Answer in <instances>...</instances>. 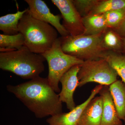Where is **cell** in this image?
Here are the masks:
<instances>
[{
	"label": "cell",
	"mask_w": 125,
	"mask_h": 125,
	"mask_svg": "<svg viewBox=\"0 0 125 125\" xmlns=\"http://www.w3.org/2000/svg\"><path fill=\"white\" fill-rule=\"evenodd\" d=\"M13 94L38 118L62 113V103L47 78L39 76L17 85H7Z\"/></svg>",
	"instance_id": "cell-1"
},
{
	"label": "cell",
	"mask_w": 125,
	"mask_h": 125,
	"mask_svg": "<svg viewBox=\"0 0 125 125\" xmlns=\"http://www.w3.org/2000/svg\"><path fill=\"white\" fill-rule=\"evenodd\" d=\"M25 46L32 52L42 54L52 47L58 39V31L48 23L33 18L28 8L18 24Z\"/></svg>",
	"instance_id": "cell-2"
},
{
	"label": "cell",
	"mask_w": 125,
	"mask_h": 125,
	"mask_svg": "<svg viewBox=\"0 0 125 125\" xmlns=\"http://www.w3.org/2000/svg\"><path fill=\"white\" fill-rule=\"evenodd\" d=\"M46 59L42 54L32 52L25 46L20 49L0 52V68L23 79H32L45 70Z\"/></svg>",
	"instance_id": "cell-3"
},
{
	"label": "cell",
	"mask_w": 125,
	"mask_h": 125,
	"mask_svg": "<svg viewBox=\"0 0 125 125\" xmlns=\"http://www.w3.org/2000/svg\"><path fill=\"white\" fill-rule=\"evenodd\" d=\"M103 34L61 37L62 49L66 54L84 61L101 58L106 51L103 45Z\"/></svg>",
	"instance_id": "cell-4"
},
{
	"label": "cell",
	"mask_w": 125,
	"mask_h": 125,
	"mask_svg": "<svg viewBox=\"0 0 125 125\" xmlns=\"http://www.w3.org/2000/svg\"><path fill=\"white\" fill-rule=\"evenodd\" d=\"M48 65V80L56 93H60L58 84L62 75L72 67L83 64L84 61L66 54L62 49L60 37L58 38L52 47L42 54Z\"/></svg>",
	"instance_id": "cell-5"
},
{
	"label": "cell",
	"mask_w": 125,
	"mask_h": 125,
	"mask_svg": "<svg viewBox=\"0 0 125 125\" xmlns=\"http://www.w3.org/2000/svg\"><path fill=\"white\" fill-rule=\"evenodd\" d=\"M117 76L116 71L105 59L84 61L78 74V87L90 83L109 86L117 80Z\"/></svg>",
	"instance_id": "cell-6"
},
{
	"label": "cell",
	"mask_w": 125,
	"mask_h": 125,
	"mask_svg": "<svg viewBox=\"0 0 125 125\" xmlns=\"http://www.w3.org/2000/svg\"><path fill=\"white\" fill-rule=\"evenodd\" d=\"M61 13L62 25L72 36L83 34L84 28L83 18L74 5L72 0H52Z\"/></svg>",
	"instance_id": "cell-7"
},
{
	"label": "cell",
	"mask_w": 125,
	"mask_h": 125,
	"mask_svg": "<svg viewBox=\"0 0 125 125\" xmlns=\"http://www.w3.org/2000/svg\"><path fill=\"white\" fill-rule=\"evenodd\" d=\"M24 1L28 5L30 13L33 18L53 26L62 37L70 35L61 24V15L53 14L44 1L42 0H25Z\"/></svg>",
	"instance_id": "cell-8"
},
{
	"label": "cell",
	"mask_w": 125,
	"mask_h": 125,
	"mask_svg": "<svg viewBox=\"0 0 125 125\" xmlns=\"http://www.w3.org/2000/svg\"><path fill=\"white\" fill-rule=\"evenodd\" d=\"M81 65H76L72 67L61 78L60 82L62 84L61 90L58 95L62 102L65 103L70 111L76 106L74 101L73 94L78 87V74Z\"/></svg>",
	"instance_id": "cell-9"
},
{
	"label": "cell",
	"mask_w": 125,
	"mask_h": 125,
	"mask_svg": "<svg viewBox=\"0 0 125 125\" xmlns=\"http://www.w3.org/2000/svg\"><path fill=\"white\" fill-rule=\"evenodd\" d=\"M103 86L97 85L92 90L91 94L86 101L76 106L68 113H62L51 116L47 119L49 125H78L79 121L84 110L87 105L95 96L99 94Z\"/></svg>",
	"instance_id": "cell-10"
},
{
	"label": "cell",
	"mask_w": 125,
	"mask_h": 125,
	"mask_svg": "<svg viewBox=\"0 0 125 125\" xmlns=\"http://www.w3.org/2000/svg\"><path fill=\"white\" fill-rule=\"evenodd\" d=\"M99 94L103 102L101 125H123L122 120L118 117L109 86H103Z\"/></svg>",
	"instance_id": "cell-11"
},
{
	"label": "cell",
	"mask_w": 125,
	"mask_h": 125,
	"mask_svg": "<svg viewBox=\"0 0 125 125\" xmlns=\"http://www.w3.org/2000/svg\"><path fill=\"white\" fill-rule=\"evenodd\" d=\"M103 104L101 96L93 99L84 110L78 125H101Z\"/></svg>",
	"instance_id": "cell-12"
},
{
	"label": "cell",
	"mask_w": 125,
	"mask_h": 125,
	"mask_svg": "<svg viewBox=\"0 0 125 125\" xmlns=\"http://www.w3.org/2000/svg\"><path fill=\"white\" fill-rule=\"evenodd\" d=\"M84 28L83 34L93 36L104 33L107 29L106 22L104 16L102 14H90L83 18Z\"/></svg>",
	"instance_id": "cell-13"
},
{
	"label": "cell",
	"mask_w": 125,
	"mask_h": 125,
	"mask_svg": "<svg viewBox=\"0 0 125 125\" xmlns=\"http://www.w3.org/2000/svg\"><path fill=\"white\" fill-rule=\"evenodd\" d=\"M118 117L125 121V84L117 80L109 86Z\"/></svg>",
	"instance_id": "cell-14"
},
{
	"label": "cell",
	"mask_w": 125,
	"mask_h": 125,
	"mask_svg": "<svg viewBox=\"0 0 125 125\" xmlns=\"http://www.w3.org/2000/svg\"><path fill=\"white\" fill-rule=\"evenodd\" d=\"M28 9L22 11L19 10L15 13L7 14L0 17V30L6 35L18 34L19 32L18 24L24 14Z\"/></svg>",
	"instance_id": "cell-15"
},
{
	"label": "cell",
	"mask_w": 125,
	"mask_h": 125,
	"mask_svg": "<svg viewBox=\"0 0 125 125\" xmlns=\"http://www.w3.org/2000/svg\"><path fill=\"white\" fill-rule=\"evenodd\" d=\"M101 58L107 62L125 84V55L121 52L106 51L103 53Z\"/></svg>",
	"instance_id": "cell-16"
},
{
	"label": "cell",
	"mask_w": 125,
	"mask_h": 125,
	"mask_svg": "<svg viewBox=\"0 0 125 125\" xmlns=\"http://www.w3.org/2000/svg\"><path fill=\"white\" fill-rule=\"evenodd\" d=\"M103 43L106 51H123V39L113 29L108 28L103 36Z\"/></svg>",
	"instance_id": "cell-17"
},
{
	"label": "cell",
	"mask_w": 125,
	"mask_h": 125,
	"mask_svg": "<svg viewBox=\"0 0 125 125\" xmlns=\"http://www.w3.org/2000/svg\"><path fill=\"white\" fill-rule=\"evenodd\" d=\"M24 45V38L20 33L13 35L0 34V52L18 50Z\"/></svg>",
	"instance_id": "cell-18"
},
{
	"label": "cell",
	"mask_w": 125,
	"mask_h": 125,
	"mask_svg": "<svg viewBox=\"0 0 125 125\" xmlns=\"http://www.w3.org/2000/svg\"><path fill=\"white\" fill-rule=\"evenodd\" d=\"M123 9H125V0H102L99 1L91 14H102Z\"/></svg>",
	"instance_id": "cell-19"
},
{
	"label": "cell",
	"mask_w": 125,
	"mask_h": 125,
	"mask_svg": "<svg viewBox=\"0 0 125 125\" xmlns=\"http://www.w3.org/2000/svg\"><path fill=\"white\" fill-rule=\"evenodd\" d=\"M108 28L114 29L121 24L125 18V9L116 10L103 14Z\"/></svg>",
	"instance_id": "cell-20"
},
{
	"label": "cell",
	"mask_w": 125,
	"mask_h": 125,
	"mask_svg": "<svg viewBox=\"0 0 125 125\" xmlns=\"http://www.w3.org/2000/svg\"><path fill=\"white\" fill-rule=\"evenodd\" d=\"M74 5L82 18L92 14L100 0H72Z\"/></svg>",
	"instance_id": "cell-21"
},
{
	"label": "cell",
	"mask_w": 125,
	"mask_h": 125,
	"mask_svg": "<svg viewBox=\"0 0 125 125\" xmlns=\"http://www.w3.org/2000/svg\"><path fill=\"white\" fill-rule=\"evenodd\" d=\"M120 36L124 38H125V18L121 24L116 28L113 29Z\"/></svg>",
	"instance_id": "cell-22"
},
{
	"label": "cell",
	"mask_w": 125,
	"mask_h": 125,
	"mask_svg": "<svg viewBox=\"0 0 125 125\" xmlns=\"http://www.w3.org/2000/svg\"><path fill=\"white\" fill-rule=\"evenodd\" d=\"M123 39V51L125 52V38Z\"/></svg>",
	"instance_id": "cell-23"
},
{
	"label": "cell",
	"mask_w": 125,
	"mask_h": 125,
	"mask_svg": "<svg viewBox=\"0 0 125 125\" xmlns=\"http://www.w3.org/2000/svg\"><path fill=\"white\" fill-rule=\"evenodd\" d=\"M124 122H125V124H124V125H125V121H124Z\"/></svg>",
	"instance_id": "cell-24"
}]
</instances>
